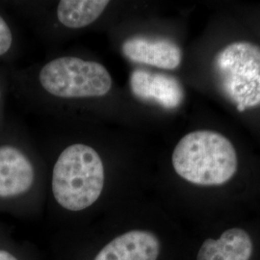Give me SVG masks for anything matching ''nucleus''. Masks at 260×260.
<instances>
[{
    "label": "nucleus",
    "mask_w": 260,
    "mask_h": 260,
    "mask_svg": "<svg viewBox=\"0 0 260 260\" xmlns=\"http://www.w3.org/2000/svg\"><path fill=\"white\" fill-rule=\"evenodd\" d=\"M105 181L103 158L90 145L75 143L59 154L51 187L57 204L69 211H82L102 196Z\"/></svg>",
    "instance_id": "2"
},
{
    "label": "nucleus",
    "mask_w": 260,
    "mask_h": 260,
    "mask_svg": "<svg viewBox=\"0 0 260 260\" xmlns=\"http://www.w3.org/2000/svg\"><path fill=\"white\" fill-rule=\"evenodd\" d=\"M14 45V32L7 19L0 14V58L9 55Z\"/></svg>",
    "instance_id": "11"
},
{
    "label": "nucleus",
    "mask_w": 260,
    "mask_h": 260,
    "mask_svg": "<svg viewBox=\"0 0 260 260\" xmlns=\"http://www.w3.org/2000/svg\"><path fill=\"white\" fill-rule=\"evenodd\" d=\"M175 172L200 186H220L233 178L238 168L233 143L212 130H195L178 141L172 154Z\"/></svg>",
    "instance_id": "1"
},
{
    "label": "nucleus",
    "mask_w": 260,
    "mask_h": 260,
    "mask_svg": "<svg viewBox=\"0 0 260 260\" xmlns=\"http://www.w3.org/2000/svg\"><path fill=\"white\" fill-rule=\"evenodd\" d=\"M252 241L249 233L239 228L225 231L219 239H207L198 252L197 260H250Z\"/></svg>",
    "instance_id": "9"
},
{
    "label": "nucleus",
    "mask_w": 260,
    "mask_h": 260,
    "mask_svg": "<svg viewBox=\"0 0 260 260\" xmlns=\"http://www.w3.org/2000/svg\"><path fill=\"white\" fill-rule=\"evenodd\" d=\"M3 96H4V89L2 83L0 81V119H1V113H2V105H3Z\"/></svg>",
    "instance_id": "13"
},
{
    "label": "nucleus",
    "mask_w": 260,
    "mask_h": 260,
    "mask_svg": "<svg viewBox=\"0 0 260 260\" xmlns=\"http://www.w3.org/2000/svg\"><path fill=\"white\" fill-rule=\"evenodd\" d=\"M214 74L224 95L237 111L260 105V47L251 42H233L214 58Z\"/></svg>",
    "instance_id": "4"
},
{
    "label": "nucleus",
    "mask_w": 260,
    "mask_h": 260,
    "mask_svg": "<svg viewBox=\"0 0 260 260\" xmlns=\"http://www.w3.org/2000/svg\"><path fill=\"white\" fill-rule=\"evenodd\" d=\"M160 242L154 233L134 230L104 246L93 260H157Z\"/></svg>",
    "instance_id": "7"
},
{
    "label": "nucleus",
    "mask_w": 260,
    "mask_h": 260,
    "mask_svg": "<svg viewBox=\"0 0 260 260\" xmlns=\"http://www.w3.org/2000/svg\"><path fill=\"white\" fill-rule=\"evenodd\" d=\"M35 182V168L26 150L14 140H0V201L27 194Z\"/></svg>",
    "instance_id": "5"
},
{
    "label": "nucleus",
    "mask_w": 260,
    "mask_h": 260,
    "mask_svg": "<svg viewBox=\"0 0 260 260\" xmlns=\"http://www.w3.org/2000/svg\"><path fill=\"white\" fill-rule=\"evenodd\" d=\"M0 260H19L15 254H13L11 251L0 249Z\"/></svg>",
    "instance_id": "12"
},
{
    "label": "nucleus",
    "mask_w": 260,
    "mask_h": 260,
    "mask_svg": "<svg viewBox=\"0 0 260 260\" xmlns=\"http://www.w3.org/2000/svg\"><path fill=\"white\" fill-rule=\"evenodd\" d=\"M122 53L133 63L174 71L182 61V52L177 44L165 38L135 36L122 44Z\"/></svg>",
    "instance_id": "6"
},
{
    "label": "nucleus",
    "mask_w": 260,
    "mask_h": 260,
    "mask_svg": "<svg viewBox=\"0 0 260 260\" xmlns=\"http://www.w3.org/2000/svg\"><path fill=\"white\" fill-rule=\"evenodd\" d=\"M109 3L103 0H62L57 5L56 16L63 26L81 29L100 19Z\"/></svg>",
    "instance_id": "10"
},
{
    "label": "nucleus",
    "mask_w": 260,
    "mask_h": 260,
    "mask_svg": "<svg viewBox=\"0 0 260 260\" xmlns=\"http://www.w3.org/2000/svg\"><path fill=\"white\" fill-rule=\"evenodd\" d=\"M134 93L147 101H153L167 109L177 107L183 100V92L176 79L171 76L149 74L137 70L131 76Z\"/></svg>",
    "instance_id": "8"
},
{
    "label": "nucleus",
    "mask_w": 260,
    "mask_h": 260,
    "mask_svg": "<svg viewBox=\"0 0 260 260\" xmlns=\"http://www.w3.org/2000/svg\"><path fill=\"white\" fill-rule=\"evenodd\" d=\"M38 81L46 93L62 100L103 98L113 87L111 75L105 66L75 56L49 61L40 70Z\"/></svg>",
    "instance_id": "3"
}]
</instances>
